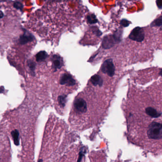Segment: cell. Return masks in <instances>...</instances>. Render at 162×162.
<instances>
[{"mask_svg": "<svg viewBox=\"0 0 162 162\" xmlns=\"http://www.w3.org/2000/svg\"><path fill=\"white\" fill-rule=\"evenodd\" d=\"M85 12L77 0L48 1L28 17L26 25L42 39L56 42L64 32L79 25Z\"/></svg>", "mask_w": 162, "mask_h": 162, "instance_id": "1", "label": "cell"}, {"mask_svg": "<svg viewBox=\"0 0 162 162\" xmlns=\"http://www.w3.org/2000/svg\"><path fill=\"white\" fill-rule=\"evenodd\" d=\"M147 135L149 139H162V123L155 121L152 122L149 126Z\"/></svg>", "mask_w": 162, "mask_h": 162, "instance_id": "2", "label": "cell"}, {"mask_svg": "<svg viewBox=\"0 0 162 162\" xmlns=\"http://www.w3.org/2000/svg\"><path fill=\"white\" fill-rule=\"evenodd\" d=\"M115 67L113 60L111 59L106 60L101 66V71L107 74L109 77H113L115 73Z\"/></svg>", "mask_w": 162, "mask_h": 162, "instance_id": "3", "label": "cell"}, {"mask_svg": "<svg viewBox=\"0 0 162 162\" xmlns=\"http://www.w3.org/2000/svg\"><path fill=\"white\" fill-rule=\"evenodd\" d=\"M128 37L131 40L140 42L145 39V32L141 27H135L131 31Z\"/></svg>", "mask_w": 162, "mask_h": 162, "instance_id": "4", "label": "cell"}, {"mask_svg": "<svg viewBox=\"0 0 162 162\" xmlns=\"http://www.w3.org/2000/svg\"><path fill=\"white\" fill-rule=\"evenodd\" d=\"M74 107L77 112L79 113H84L87 112L88 106L86 101L81 98H78L75 99Z\"/></svg>", "mask_w": 162, "mask_h": 162, "instance_id": "5", "label": "cell"}, {"mask_svg": "<svg viewBox=\"0 0 162 162\" xmlns=\"http://www.w3.org/2000/svg\"><path fill=\"white\" fill-rule=\"evenodd\" d=\"M60 82L62 85H66L67 86H73L76 84V81L72 76L67 73H64L61 76Z\"/></svg>", "mask_w": 162, "mask_h": 162, "instance_id": "6", "label": "cell"}, {"mask_svg": "<svg viewBox=\"0 0 162 162\" xmlns=\"http://www.w3.org/2000/svg\"><path fill=\"white\" fill-rule=\"evenodd\" d=\"M51 60L52 61V67L55 71L60 69L63 65V59L59 55L57 54L53 55L51 57Z\"/></svg>", "mask_w": 162, "mask_h": 162, "instance_id": "7", "label": "cell"}, {"mask_svg": "<svg viewBox=\"0 0 162 162\" xmlns=\"http://www.w3.org/2000/svg\"><path fill=\"white\" fill-rule=\"evenodd\" d=\"M116 40L113 35L106 36L104 38L102 42V47L104 49H110L116 44Z\"/></svg>", "mask_w": 162, "mask_h": 162, "instance_id": "8", "label": "cell"}, {"mask_svg": "<svg viewBox=\"0 0 162 162\" xmlns=\"http://www.w3.org/2000/svg\"><path fill=\"white\" fill-rule=\"evenodd\" d=\"M145 113L153 118H157L162 115L161 112L157 111L156 109L153 107H148L145 110Z\"/></svg>", "mask_w": 162, "mask_h": 162, "instance_id": "9", "label": "cell"}, {"mask_svg": "<svg viewBox=\"0 0 162 162\" xmlns=\"http://www.w3.org/2000/svg\"><path fill=\"white\" fill-rule=\"evenodd\" d=\"M90 81L92 84L94 86H99V87L102 86L103 84V80L99 75L96 74L93 76L92 77L90 78Z\"/></svg>", "mask_w": 162, "mask_h": 162, "instance_id": "10", "label": "cell"}, {"mask_svg": "<svg viewBox=\"0 0 162 162\" xmlns=\"http://www.w3.org/2000/svg\"><path fill=\"white\" fill-rule=\"evenodd\" d=\"M48 57V54L45 51H41L37 54L35 56L37 62H40L45 61Z\"/></svg>", "mask_w": 162, "mask_h": 162, "instance_id": "11", "label": "cell"}, {"mask_svg": "<svg viewBox=\"0 0 162 162\" xmlns=\"http://www.w3.org/2000/svg\"><path fill=\"white\" fill-rule=\"evenodd\" d=\"M122 34H123V31L122 30L118 29L114 33L113 36L114 39L116 40L117 43L120 42L122 40Z\"/></svg>", "mask_w": 162, "mask_h": 162, "instance_id": "12", "label": "cell"}, {"mask_svg": "<svg viewBox=\"0 0 162 162\" xmlns=\"http://www.w3.org/2000/svg\"><path fill=\"white\" fill-rule=\"evenodd\" d=\"M14 139V143L15 145H19V133L18 131L15 129L14 130L12 131L11 133Z\"/></svg>", "mask_w": 162, "mask_h": 162, "instance_id": "13", "label": "cell"}, {"mask_svg": "<svg viewBox=\"0 0 162 162\" xmlns=\"http://www.w3.org/2000/svg\"><path fill=\"white\" fill-rule=\"evenodd\" d=\"M162 26V15L159 16L151 23V27H160Z\"/></svg>", "mask_w": 162, "mask_h": 162, "instance_id": "14", "label": "cell"}, {"mask_svg": "<svg viewBox=\"0 0 162 162\" xmlns=\"http://www.w3.org/2000/svg\"><path fill=\"white\" fill-rule=\"evenodd\" d=\"M66 99H67V96L65 95H60L58 97V101L61 107H63L65 106L66 101H67Z\"/></svg>", "mask_w": 162, "mask_h": 162, "instance_id": "15", "label": "cell"}, {"mask_svg": "<svg viewBox=\"0 0 162 162\" xmlns=\"http://www.w3.org/2000/svg\"><path fill=\"white\" fill-rule=\"evenodd\" d=\"M130 22L126 19H123L120 22V24L124 27H128L129 25L130 24Z\"/></svg>", "mask_w": 162, "mask_h": 162, "instance_id": "16", "label": "cell"}, {"mask_svg": "<svg viewBox=\"0 0 162 162\" xmlns=\"http://www.w3.org/2000/svg\"><path fill=\"white\" fill-rule=\"evenodd\" d=\"M27 63H28V66L29 67L30 69L33 71L35 68V63L32 60H28Z\"/></svg>", "mask_w": 162, "mask_h": 162, "instance_id": "17", "label": "cell"}, {"mask_svg": "<svg viewBox=\"0 0 162 162\" xmlns=\"http://www.w3.org/2000/svg\"><path fill=\"white\" fill-rule=\"evenodd\" d=\"M157 7L159 9H162V0H156Z\"/></svg>", "mask_w": 162, "mask_h": 162, "instance_id": "18", "label": "cell"}, {"mask_svg": "<svg viewBox=\"0 0 162 162\" xmlns=\"http://www.w3.org/2000/svg\"><path fill=\"white\" fill-rule=\"evenodd\" d=\"M159 75L162 77V68L160 70V71Z\"/></svg>", "mask_w": 162, "mask_h": 162, "instance_id": "19", "label": "cell"}]
</instances>
